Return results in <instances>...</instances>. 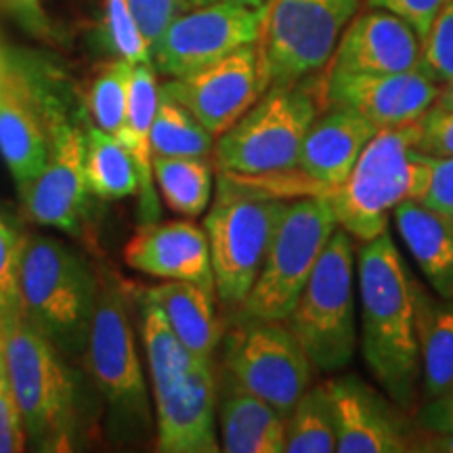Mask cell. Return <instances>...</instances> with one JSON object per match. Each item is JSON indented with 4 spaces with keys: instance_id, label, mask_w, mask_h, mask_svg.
I'll use <instances>...</instances> for the list:
<instances>
[{
    "instance_id": "ee69618b",
    "label": "cell",
    "mask_w": 453,
    "mask_h": 453,
    "mask_svg": "<svg viewBox=\"0 0 453 453\" xmlns=\"http://www.w3.org/2000/svg\"><path fill=\"white\" fill-rule=\"evenodd\" d=\"M212 3H234V4H243V7L263 9L267 7L269 0H189L191 7H200V4H212Z\"/></svg>"
},
{
    "instance_id": "8992f818",
    "label": "cell",
    "mask_w": 453,
    "mask_h": 453,
    "mask_svg": "<svg viewBox=\"0 0 453 453\" xmlns=\"http://www.w3.org/2000/svg\"><path fill=\"white\" fill-rule=\"evenodd\" d=\"M319 113L309 78L273 84L214 143L219 173L267 174L298 168L300 150Z\"/></svg>"
},
{
    "instance_id": "4fadbf2b",
    "label": "cell",
    "mask_w": 453,
    "mask_h": 453,
    "mask_svg": "<svg viewBox=\"0 0 453 453\" xmlns=\"http://www.w3.org/2000/svg\"><path fill=\"white\" fill-rule=\"evenodd\" d=\"M267 88L258 42L187 76L168 78L160 87L164 95L194 113L214 139L234 127Z\"/></svg>"
},
{
    "instance_id": "2e32d148",
    "label": "cell",
    "mask_w": 453,
    "mask_h": 453,
    "mask_svg": "<svg viewBox=\"0 0 453 453\" xmlns=\"http://www.w3.org/2000/svg\"><path fill=\"white\" fill-rule=\"evenodd\" d=\"M49 160L36 179L19 189L26 211L38 225L76 235L88 187L84 177L87 134L81 127L55 116Z\"/></svg>"
},
{
    "instance_id": "1f68e13d",
    "label": "cell",
    "mask_w": 453,
    "mask_h": 453,
    "mask_svg": "<svg viewBox=\"0 0 453 453\" xmlns=\"http://www.w3.org/2000/svg\"><path fill=\"white\" fill-rule=\"evenodd\" d=\"M133 67L127 59H113L101 67L88 90V111L93 124L113 134L122 127L128 110Z\"/></svg>"
},
{
    "instance_id": "603a6c76",
    "label": "cell",
    "mask_w": 453,
    "mask_h": 453,
    "mask_svg": "<svg viewBox=\"0 0 453 453\" xmlns=\"http://www.w3.org/2000/svg\"><path fill=\"white\" fill-rule=\"evenodd\" d=\"M396 231L420 267L430 290L453 300V223L420 200H407L393 211Z\"/></svg>"
},
{
    "instance_id": "ab89813d",
    "label": "cell",
    "mask_w": 453,
    "mask_h": 453,
    "mask_svg": "<svg viewBox=\"0 0 453 453\" xmlns=\"http://www.w3.org/2000/svg\"><path fill=\"white\" fill-rule=\"evenodd\" d=\"M420 202L453 223V157H437L426 194Z\"/></svg>"
},
{
    "instance_id": "d6a6232c",
    "label": "cell",
    "mask_w": 453,
    "mask_h": 453,
    "mask_svg": "<svg viewBox=\"0 0 453 453\" xmlns=\"http://www.w3.org/2000/svg\"><path fill=\"white\" fill-rule=\"evenodd\" d=\"M104 36L107 49L118 59H127L130 64H151L150 47L134 21L128 0H105Z\"/></svg>"
},
{
    "instance_id": "8fae6325",
    "label": "cell",
    "mask_w": 453,
    "mask_h": 453,
    "mask_svg": "<svg viewBox=\"0 0 453 453\" xmlns=\"http://www.w3.org/2000/svg\"><path fill=\"white\" fill-rule=\"evenodd\" d=\"M229 380L260 396L283 418L311 384L313 364L283 321L237 319L223 340Z\"/></svg>"
},
{
    "instance_id": "7c38bea8",
    "label": "cell",
    "mask_w": 453,
    "mask_h": 453,
    "mask_svg": "<svg viewBox=\"0 0 453 453\" xmlns=\"http://www.w3.org/2000/svg\"><path fill=\"white\" fill-rule=\"evenodd\" d=\"M265 11L234 3L189 7L170 24L151 47V64L166 78L202 70L246 44L258 42Z\"/></svg>"
},
{
    "instance_id": "7402d4cb",
    "label": "cell",
    "mask_w": 453,
    "mask_h": 453,
    "mask_svg": "<svg viewBox=\"0 0 453 453\" xmlns=\"http://www.w3.org/2000/svg\"><path fill=\"white\" fill-rule=\"evenodd\" d=\"M49 150V137L26 88L4 70L0 78V156L19 189L41 174Z\"/></svg>"
},
{
    "instance_id": "d590c367",
    "label": "cell",
    "mask_w": 453,
    "mask_h": 453,
    "mask_svg": "<svg viewBox=\"0 0 453 453\" xmlns=\"http://www.w3.org/2000/svg\"><path fill=\"white\" fill-rule=\"evenodd\" d=\"M147 47H154L164 30L191 7L189 0H128Z\"/></svg>"
},
{
    "instance_id": "836d02e7",
    "label": "cell",
    "mask_w": 453,
    "mask_h": 453,
    "mask_svg": "<svg viewBox=\"0 0 453 453\" xmlns=\"http://www.w3.org/2000/svg\"><path fill=\"white\" fill-rule=\"evenodd\" d=\"M441 87L453 84V0L441 4L422 44V67Z\"/></svg>"
},
{
    "instance_id": "6da1fadb",
    "label": "cell",
    "mask_w": 453,
    "mask_h": 453,
    "mask_svg": "<svg viewBox=\"0 0 453 453\" xmlns=\"http://www.w3.org/2000/svg\"><path fill=\"white\" fill-rule=\"evenodd\" d=\"M361 298V353L384 395L410 410L420 380L416 332H413L411 275L384 231L365 242L357 258Z\"/></svg>"
},
{
    "instance_id": "b9f144b4",
    "label": "cell",
    "mask_w": 453,
    "mask_h": 453,
    "mask_svg": "<svg viewBox=\"0 0 453 453\" xmlns=\"http://www.w3.org/2000/svg\"><path fill=\"white\" fill-rule=\"evenodd\" d=\"M4 3L27 32L36 34V36H47L49 17L44 15L41 0H4Z\"/></svg>"
},
{
    "instance_id": "9c48e42d",
    "label": "cell",
    "mask_w": 453,
    "mask_h": 453,
    "mask_svg": "<svg viewBox=\"0 0 453 453\" xmlns=\"http://www.w3.org/2000/svg\"><path fill=\"white\" fill-rule=\"evenodd\" d=\"M359 4L361 0H269L258 41L267 87L324 70Z\"/></svg>"
},
{
    "instance_id": "f35d334b",
    "label": "cell",
    "mask_w": 453,
    "mask_h": 453,
    "mask_svg": "<svg viewBox=\"0 0 453 453\" xmlns=\"http://www.w3.org/2000/svg\"><path fill=\"white\" fill-rule=\"evenodd\" d=\"M365 3L367 7L387 9L390 13L399 15L401 19H405L418 32V36L424 42L445 0H365Z\"/></svg>"
},
{
    "instance_id": "f1b7e54d",
    "label": "cell",
    "mask_w": 453,
    "mask_h": 453,
    "mask_svg": "<svg viewBox=\"0 0 453 453\" xmlns=\"http://www.w3.org/2000/svg\"><path fill=\"white\" fill-rule=\"evenodd\" d=\"M84 177L90 194L101 200H124L139 191V177L130 156L113 134L95 124L87 130Z\"/></svg>"
},
{
    "instance_id": "9a60e30c",
    "label": "cell",
    "mask_w": 453,
    "mask_h": 453,
    "mask_svg": "<svg viewBox=\"0 0 453 453\" xmlns=\"http://www.w3.org/2000/svg\"><path fill=\"white\" fill-rule=\"evenodd\" d=\"M334 411L338 453H403L411 451V424L384 390L357 376L326 382Z\"/></svg>"
},
{
    "instance_id": "52a82bcc",
    "label": "cell",
    "mask_w": 453,
    "mask_h": 453,
    "mask_svg": "<svg viewBox=\"0 0 453 453\" xmlns=\"http://www.w3.org/2000/svg\"><path fill=\"white\" fill-rule=\"evenodd\" d=\"M336 225L330 194L288 202L263 269L237 307V319L288 321Z\"/></svg>"
},
{
    "instance_id": "83f0119b",
    "label": "cell",
    "mask_w": 453,
    "mask_h": 453,
    "mask_svg": "<svg viewBox=\"0 0 453 453\" xmlns=\"http://www.w3.org/2000/svg\"><path fill=\"white\" fill-rule=\"evenodd\" d=\"M139 311H141V342L145 349L147 370H150L151 387L170 384L185 373H189L202 361L187 350L177 334L166 321L160 309L139 292Z\"/></svg>"
},
{
    "instance_id": "d6986e66",
    "label": "cell",
    "mask_w": 453,
    "mask_h": 453,
    "mask_svg": "<svg viewBox=\"0 0 453 453\" xmlns=\"http://www.w3.org/2000/svg\"><path fill=\"white\" fill-rule=\"evenodd\" d=\"M124 263L143 275L194 281L217 296L208 235L191 220L141 223L124 248Z\"/></svg>"
},
{
    "instance_id": "f6af8a7d",
    "label": "cell",
    "mask_w": 453,
    "mask_h": 453,
    "mask_svg": "<svg viewBox=\"0 0 453 453\" xmlns=\"http://www.w3.org/2000/svg\"><path fill=\"white\" fill-rule=\"evenodd\" d=\"M9 384V372H7V344H4V330L0 326V388Z\"/></svg>"
},
{
    "instance_id": "277c9868",
    "label": "cell",
    "mask_w": 453,
    "mask_h": 453,
    "mask_svg": "<svg viewBox=\"0 0 453 453\" xmlns=\"http://www.w3.org/2000/svg\"><path fill=\"white\" fill-rule=\"evenodd\" d=\"M355 280L353 237L336 226L288 317V327L311 364L324 373L342 372L355 357Z\"/></svg>"
},
{
    "instance_id": "3957f363",
    "label": "cell",
    "mask_w": 453,
    "mask_h": 453,
    "mask_svg": "<svg viewBox=\"0 0 453 453\" xmlns=\"http://www.w3.org/2000/svg\"><path fill=\"white\" fill-rule=\"evenodd\" d=\"M19 292L24 317L61 355H84L99 277L76 252L47 235L21 237Z\"/></svg>"
},
{
    "instance_id": "d4e9b609",
    "label": "cell",
    "mask_w": 453,
    "mask_h": 453,
    "mask_svg": "<svg viewBox=\"0 0 453 453\" xmlns=\"http://www.w3.org/2000/svg\"><path fill=\"white\" fill-rule=\"evenodd\" d=\"M411 296L422 393L433 401L453 388V300L434 296L413 277Z\"/></svg>"
},
{
    "instance_id": "5b68a950",
    "label": "cell",
    "mask_w": 453,
    "mask_h": 453,
    "mask_svg": "<svg viewBox=\"0 0 453 453\" xmlns=\"http://www.w3.org/2000/svg\"><path fill=\"white\" fill-rule=\"evenodd\" d=\"M9 387L27 441L42 451L70 449L76 424V390L59 349L26 317L4 321Z\"/></svg>"
},
{
    "instance_id": "74e56055",
    "label": "cell",
    "mask_w": 453,
    "mask_h": 453,
    "mask_svg": "<svg viewBox=\"0 0 453 453\" xmlns=\"http://www.w3.org/2000/svg\"><path fill=\"white\" fill-rule=\"evenodd\" d=\"M27 433L11 387L0 388V453L26 451Z\"/></svg>"
},
{
    "instance_id": "60d3db41",
    "label": "cell",
    "mask_w": 453,
    "mask_h": 453,
    "mask_svg": "<svg viewBox=\"0 0 453 453\" xmlns=\"http://www.w3.org/2000/svg\"><path fill=\"white\" fill-rule=\"evenodd\" d=\"M418 426L424 433H453V388L439 399L426 401L418 413Z\"/></svg>"
},
{
    "instance_id": "44dd1931",
    "label": "cell",
    "mask_w": 453,
    "mask_h": 453,
    "mask_svg": "<svg viewBox=\"0 0 453 453\" xmlns=\"http://www.w3.org/2000/svg\"><path fill=\"white\" fill-rule=\"evenodd\" d=\"M157 101H160V84L154 64H134L127 118L113 137L124 147L137 170L141 223H156L160 219V194L156 191L154 154H151V124L156 118Z\"/></svg>"
},
{
    "instance_id": "cb8c5ba5",
    "label": "cell",
    "mask_w": 453,
    "mask_h": 453,
    "mask_svg": "<svg viewBox=\"0 0 453 453\" xmlns=\"http://www.w3.org/2000/svg\"><path fill=\"white\" fill-rule=\"evenodd\" d=\"M162 311L187 350L202 364H214V350L220 340V327L214 313V294L194 281L164 280L157 286L141 288Z\"/></svg>"
},
{
    "instance_id": "484cf974",
    "label": "cell",
    "mask_w": 453,
    "mask_h": 453,
    "mask_svg": "<svg viewBox=\"0 0 453 453\" xmlns=\"http://www.w3.org/2000/svg\"><path fill=\"white\" fill-rule=\"evenodd\" d=\"M217 418L220 430V451H286V418L267 401L235 387V384L220 399Z\"/></svg>"
},
{
    "instance_id": "ffe728a7",
    "label": "cell",
    "mask_w": 453,
    "mask_h": 453,
    "mask_svg": "<svg viewBox=\"0 0 453 453\" xmlns=\"http://www.w3.org/2000/svg\"><path fill=\"white\" fill-rule=\"evenodd\" d=\"M378 130L380 128L361 113L344 107H327L324 116H317L311 124L300 150L298 168L334 189L344 183Z\"/></svg>"
},
{
    "instance_id": "7dc6e473",
    "label": "cell",
    "mask_w": 453,
    "mask_h": 453,
    "mask_svg": "<svg viewBox=\"0 0 453 453\" xmlns=\"http://www.w3.org/2000/svg\"><path fill=\"white\" fill-rule=\"evenodd\" d=\"M0 225H4V223H3V219H0Z\"/></svg>"
},
{
    "instance_id": "bcb514c9",
    "label": "cell",
    "mask_w": 453,
    "mask_h": 453,
    "mask_svg": "<svg viewBox=\"0 0 453 453\" xmlns=\"http://www.w3.org/2000/svg\"><path fill=\"white\" fill-rule=\"evenodd\" d=\"M434 107H443V110H453V84H447V87L441 88V95L437 99Z\"/></svg>"
},
{
    "instance_id": "30bf717a",
    "label": "cell",
    "mask_w": 453,
    "mask_h": 453,
    "mask_svg": "<svg viewBox=\"0 0 453 453\" xmlns=\"http://www.w3.org/2000/svg\"><path fill=\"white\" fill-rule=\"evenodd\" d=\"M84 365L113 416L130 426L151 424V395L141 365L137 338L122 292L99 280L97 304L90 324Z\"/></svg>"
},
{
    "instance_id": "5bb4252c",
    "label": "cell",
    "mask_w": 453,
    "mask_h": 453,
    "mask_svg": "<svg viewBox=\"0 0 453 453\" xmlns=\"http://www.w3.org/2000/svg\"><path fill=\"white\" fill-rule=\"evenodd\" d=\"M441 84L422 70L396 73H353L327 70L321 84L324 107H344L367 118L378 128L418 122L433 110Z\"/></svg>"
},
{
    "instance_id": "e575fe53",
    "label": "cell",
    "mask_w": 453,
    "mask_h": 453,
    "mask_svg": "<svg viewBox=\"0 0 453 453\" xmlns=\"http://www.w3.org/2000/svg\"><path fill=\"white\" fill-rule=\"evenodd\" d=\"M21 237L7 225H0V324L24 317L19 292Z\"/></svg>"
},
{
    "instance_id": "ac0fdd59",
    "label": "cell",
    "mask_w": 453,
    "mask_h": 453,
    "mask_svg": "<svg viewBox=\"0 0 453 453\" xmlns=\"http://www.w3.org/2000/svg\"><path fill=\"white\" fill-rule=\"evenodd\" d=\"M422 38L387 9L367 7L342 32L327 70L396 73L422 67Z\"/></svg>"
},
{
    "instance_id": "e0dca14e",
    "label": "cell",
    "mask_w": 453,
    "mask_h": 453,
    "mask_svg": "<svg viewBox=\"0 0 453 453\" xmlns=\"http://www.w3.org/2000/svg\"><path fill=\"white\" fill-rule=\"evenodd\" d=\"M156 451L217 453V378L214 364H200L179 380L151 387Z\"/></svg>"
},
{
    "instance_id": "7bdbcfd3",
    "label": "cell",
    "mask_w": 453,
    "mask_h": 453,
    "mask_svg": "<svg viewBox=\"0 0 453 453\" xmlns=\"http://www.w3.org/2000/svg\"><path fill=\"white\" fill-rule=\"evenodd\" d=\"M411 451L453 453V433H426V437L413 441Z\"/></svg>"
},
{
    "instance_id": "7a4b0ae2",
    "label": "cell",
    "mask_w": 453,
    "mask_h": 453,
    "mask_svg": "<svg viewBox=\"0 0 453 453\" xmlns=\"http://www.w3.org/2000/svg\"><path fill=\"white\" fill-rule=\"evenodd\" d=\"M434 160L418 147V122L378 130L344 183L330 191L338 226L364 243L376 240L399 203L422 200Z\"/></svg>"
},
{
    "instance_id": "4316f807",
    "label": "cell",
    "mask_w": 453,
    "mask_h": 453,
    "mask_svg": "<svg viewBox=\"0 0 453 453\" xmlns=\"http://www.w3.org/2000/svg\"><path fill=\"white\" fill-rule=\"evenodd\" d=\"M154 180L173 212L196 219L212 200V164L208 157L154 156Z\"/></svg>"
},
{
    "instance_id": "f546056e",
    "label": "cell",
    "mask_w": 453,
    "mask_h": 453,
    "mask_svg": "<svg viewBox=\"0 0 453 453\" xmlns=\"http://www.w3.org/2000/svg\"><path fill=\"white\" fill-rule=\"evenodd\" d=\"M217 139L183 105L160 90L151 124V154L164 157H208Z\"/></svg>"
},
{
    "instance_id": "4dcf8cb0",
    "label": "cell",
    "mask_w": 453,
    "mask_h": 453,
    "mask_svg": "<svg viewBox=\"0 0 453 453\" xmlns=\"http://www.w3.org/2000/svg\"><path fill=\"white\" fill-rule=\"evenodd\" d=\"M336 451V426L326 382L303 393L286 418V453Z\"/></svg>"
},
{
    "instance_id": "8d00e7d4",
    "label": "cell",
    "mask_w": 453,
    "mask_h": 453,
    "mask_svg": "<svg viewBox=\"0 0 453 453\" xmlns=\"http://www.w3.org/2000/svg\"><path fill=\"white\" fill-rule=\"evenodd\" d=\"M418 147L434 157H453V110L433 107L418 120Z\"/></svg>"
},
{
    "instance_id": "ba28073f",
    "label": "cell",
    "mask_w": 453,
    "mask_h": 453,
    "mask_svg": "<svg viewBox=\"0 0 453 453\" xmlns=\"http://www.w3.org/2000/svg\"><path fill=\"white\" fill-rule=\"evenodd\" d=\"M286 208V200L252 196L219 174L203 231L211 246L214 290L226 307L237 309L250 294Z\"/></svg>"
}]
</instances>
